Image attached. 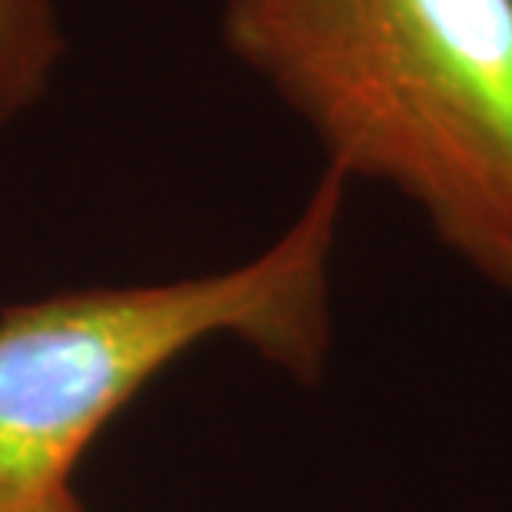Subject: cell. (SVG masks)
Returning a JSON list of instances; mask_svg holds the SVG:
<instances>
[{"mask_svg":"<svg viewBox=\"0 0 512 512\" xmlns=\"http://www.w3.org/2000/svg\"><path fill=\"white\" fill-rule=\"evenodd\" d=\"M346 187L326 167L290 227L230 270L4 306L0 512H40L74 493L70 476L110 419L207 340L233 336L296 380H320Z\"/></svg>","mask_w":512,"mask_h":512,"instance_id":"cell-2","label":"cell"},{"mask_svg":"<svg viewBox=\"0 0 512 512\" xmlns=\"http://www.w3.org/2000/svg\"><path fill=\"white\" fill-rule=\"evenodd\" d=\"M40 512H87V509H84V503L77 499V493H67L64 499H57V503L44 506Z\"/></svg>","mask_w":512,"mask_h":512,"instance_id":"cell-4","label":"cell"},{"mask_svg":"<svg viewBox=\"0 0 512 512\" xmlns=\"http://www.w3.org/2000/svg\"><path fill=\"white\" fill-rule=\"evenodd\" d=\"M64 54L57 0H0V130L47 97Z\"/></svg>","mask_w":512,"mask_h":512,"instance_id":"cell-3","label":"cell"},{"mask_svg":"<svg viewBox=\"0 0 512 512\" xmlns=\"http://www.w3.org/2000/svg\"><path fill=\"white\" fill-rule=\"evenodd\" d=\"M220 34L326 167L512 296V0H223Z\"/></svg>","mask_w":512,"mask_h":512,"instance_id":"cell-1","label":"cell"}]
</instances>
